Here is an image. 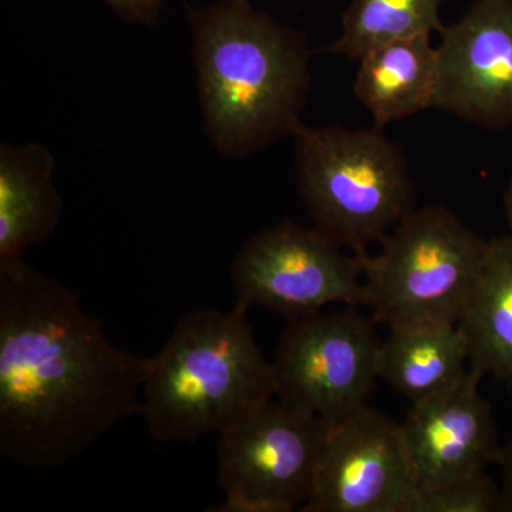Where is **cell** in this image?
I'll use <instances>...</instances> for the list:
<instances>
[{
    "label": "cell",
    "mask_w": 512,
    "mask_h": 512,
    "mask_svg": "<svg viewBox=\"0 0 512 512\" xmlns=\"http://www.w3.org/2000/svg\"><path fill=\"white\" fill-rule=\"evenodd\" d=\"M148 357L114 346L79 293L0 262V454L49 471L141 414Z\"/></svg>",
    "instance_id": "6da1fadb"
},
{
    "label": "cell",
    "mask_w": 512,
    "mask_h": 512,
    "mask_svg": "<svg viewBox=\"0 0 512 512\" xmlns=\"http://www.w3.org/2000/svg\"><path fill=\"white\" fill-rule=\"evenodd\" d=\"M198 101L208 140L224 157L262 153L301 126L313 52L251 0L188 9Z\"/></svg>",
    "instance_id": "7a4b0ae2"
},
{
    "label": "cell",
    "mask_w": 512,
    "mask_h": 512,
    "mask_svg": "<svg viewBox=\"0 0 512 512\" xmlns=\"http://www.w3.org/2000/svg\"><path fill=\"white\" fill-rule=\"evenodd\" d=\"M248 309H195L148 357L141 416L160 444L224 433L275 397L272 362L256 345Z\"/></svg>",
    "instance_id": "3957f363"
},
{
    "label": "cell",
    "mask_w": 512,
    "mask_h": 512,
    "mask_svg": "<svg viewBox=\"0 0 512 512\" xmlns=\"http://www.w3.org/2000/svg\"><path fill=\"white\" fill-rule=\"evenodd\" d=\"M296 177L313 227L352 254H367L416 210L400 144L383 128L308 127L293 133Z\"/></svg>",
    "instance_id": "277c9868"
},
{
    "label": "cell",
    "mask_w": 512,
    "mask_h": 512,
    "mask_svg": "<svg viewBox=\"0 0 512 512\" xmlns=\"http://www.w3.org/2000/svg\"><path fill=\"white\" fill-rule=\"evenodd\" d=\"M488 241L443 205L416 208L363 254L366 306L377 325L453 323L466 312Z\"/></svg>",
    "instance_id": "5b68a950"
},
{
    "label": "cell",
    "mask_w": 512,
    "mask_h": 512,
    "mask_svg": "<svg viewBox=\"0 0 512 512\" xmlns=\"http://www.w3.org/2000/svg\"><path fill=\"white\" fill-rule=\"evenodd\" d=\"M382 338L360 306L286 320L272 369L275 397L332 424L369 406Z\"/></svg>",
    "instance_id": "8992f818"
},
{
    "label": "cell",
    "mask_w": 512,
    "mask_h": 512,
    "mask_svg": "<svg viewBox=\"0 0 512 512\" xmlns=\"http://www.w3.org/2000/svg\"><path fill=\"white\" fill-rule=\"evenodd\" d=\"M329 427L274 397L224 431L217 453L225 501L212 511H301L311 497Z\"/></svg>",
    "instance_id": "52a82bcc"
},
{
    "label": "cell",
    "mask_w": 512,
    "mask_h": 512,
    "mask_svg": "<svg viewBox=\"0 0 512 512\" xmlns=\"http://www.w3.org/2000/svg\"><path fill=\"white\" fill-rule=\"evenodd\" d=\"M343 249L315 227L289 220L252 235L229 269L237 305L285 320L333 303L366 306L363 255Z\"/></svg>",
    "instance_id": "ba28073f"
},
{
    "label": "cell",
    "mask_w": 512,
    "mask_h": 512,
    "mask_svg": "<svg viewBox=\"0 0 512 512\" xmlns=\"http://www.w3.org/2000/svg\"><path fill=\"white\" fill-rule=\"evenodd\" d=\"M416 490L399 423L370 406L329 427L302 512H406Z\"/></svg>",
    "instance_id": "9c48e42d"
},
{
    "label": "cell",
    "mask_w": 512,
    "mask_h": 512,
    "mask_svg": "<svg viewBox=\"0 0 512 512\" xmlns=\"http://www.w3.org/2000/svg\"><path fill=\"white\" fill-rule=\"evenodd\" d=\"M433 109L485 128L512 127V0H476L441 30Z\"/></svg>",
    "instance_id": "30bf717a"
},
{
    "label": "cell",
    "mask_w": 512,
    "mask_h": 512,
    "mask_svg": "<svg viewBox=\"0 0 512 512\" xmlns=\"http://www.w3.org/2000/svg\"><path fill=\"white\" fill-rule=\"evenodd\" d=\"M483 373L467 375L448 392L412 404L400 434L416 488H433L484 473L500 463L493 410L480 394Z\"/></svg>",
    "instance_id": "8fae6325"
},
{
    "label": "cell",
    "mask_w": 512,
    "mask_h": 512,
    "mask_svg": "<svg viewBox=\"0 0 512 512\" xmlns=\"http://www.w3.org/2000/svg\"><path fill=\"white\" fill-rule=\"evenodd\" d=\"M55 165L42 144L0 146V262L22 258L59 225L63 201L53 183Z\"/></svg>",
    "instance_id": "7c38bea8"
},
{
    "label": "cell",
    "mask_w": 512,
    "mask_h": 512,
    "mask_svg": "<svg viewBox=\"0 0 512 512\" xmlns=\"http://www.w3.org/2000/svg\"><path fill=\"white\" fill-rule=\"evenodd\" d=\"M466 340L453 323L394 326L382 340L379 379L412 404L456 387L467 375Z\"/></svg>",
    "instance_id": "4fadbf2b"
},
{
    "label": "cell",
    "mask_w": 512,
    "mask_h": 512,
    "mask_svg": "<svg viewBox=\"0 0 512 512\" xmlns=\"http://www.w3.org/2000/svg\"><path fill=\"white\" fill-rule=\"evenodd\" d=\"M437 49L431 36L397 40L359 59L353 92L372 114L375 127L433 109Z\"/></svg>",
    "instance_id": "5bb4252c"
},
{
    "label": "cell",
    "mask_w": 512,
    "mask_h": 512,
    "mask_svg": "<svg viewBox=\"0 0 512 512\" xmlns=\"http://www.w3.org/2000/svg\"><path fill=\"white\" fill-rule=\"evenodd\" d=\"M457 328L468 366L512 387V234L488 241L480 281Z\"/></svg>",
    "instance_id": "9a60e30c"
},
{
    "label": "cell",
    "mask_w": 512,
    "mask_h": 512,
    "mask_svg": "<svg viewBox=\"0 0 512 512\" xmlns=\"http://www.w3.org/2000/svg\"><path fill=\"white\" fill-rule=\"evenodd\" d=\"M441 3L443 0H352L342 18V33L320 52L359 62L377 47L441 33Z\"/></svg>",
    "instance_id": "2e32d148"
},
{
    "label": "cell",
    "mask_w": 512,
    "mask_h": 512,
    "mask_svg": "<svg viewBox=\"0 0 512 512\" xmlns=\"http://www.w3.org/2000/svg\"><path fill=\"white\" fill-rule=\"evenodd\" d=\"M501 511L500 487L487 471L433 488H416L406 512Z\"/></svg>",
    "instance_id": "e0dca14e"
},
{
    "label": "cell",
    "mask_w": 512,
    "mask_h": 512,
    "mask_svg": "<svg viewBox=\"0 0 512 512\" xmlns=\"http://www.w3.org/2000/svg\"><path fill=\"white\" fill-rule=\"evenodd\" d=\"M120 19L133 25H156L163 0H101Z\"/></svg>",
    "instance_id": "ac0fdd59"
},
{
    "label": "cell",
    "mask_w": 512,
    "mask_h": 512,
    "mask_svg": "<svg viewBox=\"0 0 512 512\" xmlns=\"http://www.w3.org/2000/svg\"><path fill=\"white\" fill-rule=\"evenodd\" d=\"M498 466L501 467V511L512 512V436L503 447Z\"/></svg>",
    "instance_id": "d6986e66"
},
{
    "label": "cell",
    "mask_w": 512,
    "mask_h": 512,
    "mask_svg": "<svg viewBox=\"0 0 512 512\" xmlns=\"http://www.w3.org/2000/svg\"><path fill=\"white\" fill-rule=\"evenodd\" d=\"M504 205H505V215H507L508 225H510L512 234V174L510 177V181H508L507 191H505L504 195Z\"/></svg>",
    "instance_id": "ffe728a7"
}]
</instances>
